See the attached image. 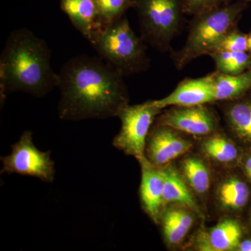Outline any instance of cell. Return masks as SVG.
I'll return each instance as SVG.
<instances>
[{
	"label": "cell",
	"mask_w": 251,
	"mask_h": 251,
	"mask_svg": "<svg viewBox=\"0 0 251 251\" xmlns=\"http://www.w3.org/2000/svg\"><path fill=\"white\" fill-rule=\"evenodd\" d=\"M161 110L150 101L134 105L128 104L117 116L121 121V129L114 138L113 146L134 157L140 163L147 161L145 149L149 131Z\"/></svg>",
	"instance_id": "6"
},
{
	"label": "cell",
	"mask_w": 251,
	"mask_h": 251,
	"mask_svg": "<svg viewBox=\"0 0 251 251\" xmlns=\"http://www.w3.org/2000/svg\"><path fill=\"white\" fill-rule=\"evenodd\" d=\"M215 62L217 72L237 75L251 67V56L247 52L220 51L209 54Z\"/></svg>",
	"instance_id": "17"
},
{
	"label": "cell",
	"mask_w": 251,
	"mask_h": 251,
	"mask_svg": "<svg viewBox=\"0 0 251 251\" xmlns=\"http://www.w3.org/2000/svg\"><path fill=\"white\" fill-rule=\"evenodd\" d=\"M227 116L229 125L237 135L251 141V101L234 104L227 110Z\"/></svg>",
	"instance_id": "20"
},
{
	"label": "cell",
	"mask_w": 251,
	"mask_h": 251,
	"mask_svg": "<svg viewBox=\"0 0 251 251\" xmlns=\"http://www.w3.org/2000/svg\"><path fill=\"white\" fill-rule=\"evenodd\" d=\"M98 14L100 29L125 16L127 10L134 6L135 0H94Z\"/></svg>",
	"instance_id": "19"
},
{
	"label": "cell",
	"mask_w": 251,
	"mask_h": 251,
	"mask_svg": "<svg viewBox=\"0 0 251 251\" xmlns=\"http://www.w3.org/2000/svg\"><path fill=\"white\" fill-rule=\"evenodd\" d=\"M220 51L247 52L248 51L247 35L234 29H232L224 36L214 52H220Z\"/></svg>",
	"instance_id": "23"
},
{
	"label": "cell",
	"mask_w": 251,
	"mask_h": 251,
	"mask_svg": "<svg viewBox=\"0 0 251 251\" xmlns=\"http://www.w3.org/2000/svg\"><path fill=\"white\" fill-rule=\"evenodd\" d=\"M142 38L160 50L169 47L184 14L181 0H135Z\"/></svg>",
	"instance_id": "5"
},
{
	"label": "cell",
	"mask_w": 251,
	"mask_h": 251,
	"mask_svg": "<svg viewBox=\"0 0 251 251\" xmlns=\"http://www.w3.org/2000/svg\"><path fill=\"white\" fill-rule=\"evenodd\" d=\"M45 41L23 28L10 34L0 57L1 99L10 92L44 97L58 84Z\"/></svg>",
	"instance_id": "2"
},
{
	"label": "cell",
	"mask_w": 251,
	"mask_h": 251,
	"mask_svg": "<svg viewBox=\"0 0 251 251\" xmlns=\"http://www.w3.org/2000/svg\"><path fill=\"white\" fill-rule=\"evenodd\" d=\"M238 249L241 251H251V241L246 240L240 243Z\"/></svg>",
	"instance_id": "25"
},
{
	"label": "cell",
	"mask_w": 251,
	"mask_h": 251,
	"mask_svg": "<svg viewBox=\"0 0 251 251\" xmlns=\"http://www.w3.org/2000/svg\"><path fill=\"white\" fill-rule=\"evenodd\" d=\"M248 2L239 0L195 16L184 47L175 56L178 68L214 52L224 36L234 29Z\"/></svg>",
	"instance_id": "3"
},
{
	"label": "cell",
	"mask_w": 251,
	"mask_h": 251,
	"mask_svg": "<svg viewBox=\"0 0 251 251\" xmlns=\"http://www.w3.org/2000/svg\"><path fill=\"white\" fill-rule=\"evenodd\" d=\"M172 130L158 125L148 135L145 156L153 166H164L191 150V143L180 138Z\"/></svg>",
	"instance_id": "10"
},
{
	"label": "cell",
	"mask_w": 251,
	"mask_h": 251,
	"mask_svg": "<svg viewBox=\"0 0 251 251\" xmlns=\"http://www.w3.org/2000/svg\"><path fill=\"white\" fill-rule=\"evenodd\" d=\"M247 1H251V0H247Z\"/></svg>",
	"instance_id": "28"
},
{
	"label": "cell",
	"mask_w": 251,
	"mask_h": 251,
	"mask_svg": "<svg viewBox=\"0 0 251 251\" xmlns=\"http://www.w3.org/2000/svg\"><path fill=\"white\" fill-rule=\"evenodd\" d=\"M251 87V71L237 75L213 74V89L216 100H231L242 96Z\"/></svg>",
	"instance_id": "14"
},
{
	"label": "cell",
	"mask_w": 251,
	"mask_h": 251,
	"mask_svg": "<svg viewBox=\"0 0 251 251\" xmlns=\"http://www.w3.org/2000/svg\"><path fill=\"white\" fill-rule=\"evenodd\" d=\"M183 171L188 184L198 193H206L210 185L209 173L205 165L196 158H189L183 163Z\"/></svg>",
	"instance_id": "21"
},
{
	"label": "cell",
	"mask_w": 251,
	"mask_h": 251,
	"mask_svg": "<svg viewBox=\"0 0 251 251\" xmlns=\"http://www.w3.org/2000/svg\"><path fill=\"white\" fill-rule=\"evenodd\" d=\"M166 242L172 245L179 244L192 227V215L185 209L169 207L161 215Z\"/></svg>",
	"instance_id": "15"
},
{
	"label": "cell",
	"mask_w": 251,
	"mask_h": 251,
	"mask_svg": "<svg viewBox=\"0 0 251 251\" xmlns=\"http://www.w3.org/2000/svg\"><path fill=\"white\" fill-rule=\"evenodd\" d=\"M143 41L124 16L99 29L89 41L100 58L125 75L148 68L149 60Z\"/></svg>",
	"instance_id": "4"
},
{
	"label": "cell",
	"mask_w": 251,
	"mask_h": 251,
	"mask_svg": "<svg viewBox=\"0 0 251 251\" xmlns=\"http://www.w3.org/2000/svg\"><path fill=\"white\" fill-rule=\"evenodd\" d=\"M163 173V200L164 203L176 202L198 211V206L187 186L176 170L172 167L162 168Z\"/></svg>",
	"instance_id": "16"
},
{
	"label": "cell",
	"mask_w": 251,
	"mask_h": 251,
	"mask_svg": "<svg viewBox=\"0 0 251 251\" xmlns=\"http://www.w3.org/2000/svg\"><path fill=\"white\" fill-rule=\"evenodd\" d=\"M249 195L247 185L238 179L227 180L220 188V201L223 205L230 209H241L245 206Z\"/></svg>",
	"instance_id": "18"
},
{
	"label": "cell",
	"mask_w": 251,
	"mask_h": 251,
	"mask_svg": "<svg viewBox=\"0 0 251 251\" xmlns=\"http://www.w3.org/2000/svg\"><path fill=\"white\" fill-rule=\"evenodd\" d=\"M158 125L193 135L210 134L216 128V120L204 105L176 107L160 117Z\"/></svg>",
	"instance_id": "8"
},
{
	"label": "cell",
	"mask_w": 251,
	"mask_h": 251,
	"mask_svg": "<svg viewBox=\"0 0 251 251\" xmlns=\"http://www.w3.org/2000/svg\"><path fill=\"white\" fill-rule=\"evenodd\" d=\"M60 6L73 25L87 40L100 29L97 6L94 0H60Z\"/></svg>",
	"instance_id": "13"
},
{
	"label": "cell",
	"mask_w": 251,
	"mask_h": 251,
	"mask_svg": "<svg viewBox=\"0 0 251 251\" xmlns=\"http://www.w3.org/2000/svg\"><path fill=\"white\" fill-rule=\"evenodd\" d=\"M184 14L197 16L209 10L229 4L232 0H181Z\"/></svg>",
	"instance_id": "24"
},
{
	"label": "cell",
	"mask_w": 251,
	"mask_h": 251,
	"mask_svg": "<svg viewBox=\"0 0 251 251\" xmlns=\"http://www.w3.org/2000/svg\"><path fill=\"white\" fill-rule=\"evenodd\" d=\"M206 154L216 161L229 163L237 158L238 151L233 143L223 137H214L203 143Z\"/></svg>",
	"instance_id": "22"
},
{
	"label": "cell",
	"mask_w": 251,
	"mask_h": 251,
	"mask_svg": "<svg viewBox=\"0 0 251 251\" xmlns=\"http://www.w3.org/2000/svg\"><path fill=\"white\" fill-rule=\"evenodd\" d=\"M242 228L235 220H223L214 227L198 237V247L203 251H228L239 247Z\"/></svg>",
	"instance_id": "12"
},
{
	"label": "cell",
	"mask_w": 251,
	"mask_h": 251,
	"mask_svg": "<svg viewBox=\"0 0 251 251\" xmlns=\"http://www.w3.org/2000/svg\"><path fill=\"white\" fill-rule=\"evenodd\" d=\"M246 171L249 177L251 179V157L247 160L246 163Z\"/></svg>",
	"instance_id": "26"
},
{
	"label": "cell",
	"mask_w": 251,
	"mask_h": 251,
	"mask_svg": "<svg viewBox=\"0 0 251 251\" xmlns=\"http://www.w3.org/2000/svg\"><path fill=\"white\" fill-rule=\"evenodd\" d=\"M1 173L34 176L45 182L54 181V162L50 151H42L34 145L32 132L26 130L17 143L11 147V152L1 157Z\"/></svg>",
	"instance_id": "7"
},
{
	"label": "cell",
	"mask_w": 251,
	"mask_h": 251,
	"mask_svg": "<svg viewBox=\"0 0 251 251\" xmlns=\"http://www.w3.org/2000/svg\"><path fill=\"white\" fill-rule=\"evenodd\" d=\"M214 101L215 99L211 74L200 78L183 80L169 95L150 102L153 106L162 110L170 106H195Z\"/></svg>",
	"instance_id": "9"
},
{
	"label": "cell",
	"mask_w": 251,
	"mask_h": 251,
	"mask_svg": "<svg viewBox=\"0 0 251 251\" xmlns=\"http://www.w3.org/2000/svg\"><path fill=\"white\" fill-rule=\"evenodd\" d=\"M122 77L101 58L71 59L58 74L59 119L75 122L118 116L128 104Z\"/></svg>",
	"instance_id": "1"
},
{
	"label": "cell",
	"mask_w": 251,
	"mask_h": 251,
	"mask_svg": "<svg viewBox=\"0 0 251 251\" xmlns=\"http://www.w3.org/2000/svg\"><path fill=\"white\" fill-rule=\"evenodd\" d=\"M247 46L248 51H249L251 54V32L247 35Z\"/></svg>",
	"instance_id": "27"
},
{
	"label": "cell",
	"mask_w": 251,
	"mask_h": 251,
	"mask_svg": "<svg viewBox=\"0 0 251 251\" xmlns=\"http://www.w3.org/2000/svg\"><path fill=\"white\" fill-rule=\"evenodd\" d=\"M142 168L140 194L144 210L154 222L161 217L163 204V173L160 167L153 166L148 160L140 163Z\"/></svg>",
	"instance_id": "11"
}]
</instances>
